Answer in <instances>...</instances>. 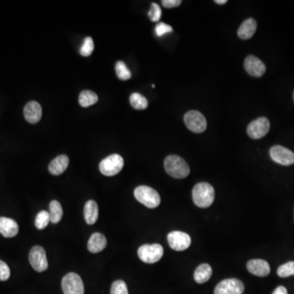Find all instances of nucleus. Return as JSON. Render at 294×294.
Returning <instances> with one entry per match:
<instances>
[{"label":"nucleus","instance_id":"18","mask_svg":"<svg viewBox=\"0 0 294 294\" xmlns=\"http://www.w3.org/2000/svg\"><path fill=\"white\" fill-rule=\"evenodd\" d=\"M107 245V239L104 235L98 232L93 233L88 240V249L93 254H98L104 250Z\"/></svg>","mask_w":294,"mask_h":294},{"label":"nucleus","instance_id":"11","mask_svg":"<svg viewBox=\"0 0 294 294\" xmlns=\"http://www.w3.org/2000/svg\"><path fill=\"white\" fill-rule=\"evenodd\" d=\"M168 241L171 249L175 251H184L190 246L191 238L183 231H172L168 235Z\"/></svg>","mask_w":294,"mask_h":294},{"label":"nucleus","instance_id":"25","mask_svg":"<svg viewBox=\"0 0 294 294\" xmlns=\"http://www.w3.org/2000/svg\"><path fill=\"white\" fill-rule=\"evenodd\" d=\"M51 221L49 213L47 211H40L37 214L36 219V226L38 230H43L48 226Z\"/></svg>","mask_w":294,"mask_h":294},{"label":"nucleus","instance_id":"35","mask_svg":"<svg viewBox=\"0 0 294 294\" xmlns=\"http://www.w3.org/2000/svg\"><path fill=\"white\" fill-rule=\"evenodd\" d=\"M215 2L218 3V4H225V3L227 2V1H226V0H216Z\"/></svg>","mask_w":294,"mask_h":294},{"label":"nucleus","instance_id":"19","mask_svg":"<svg viewBox=\"0 0 294 294\" xmlns=\"http://www.w3.org/2000/svg\"><path fill=\"white\" fill-rule=\"evenodd\" d=\"M257 22L254 18H249L243 22L238 30V36L242 39H249L256 32Z\"/></svg>","mask_w":294,"mask_h":294},{"label":"nucleus","instance_id":"20","mask_svg":"<svg viewBox=\"0 0 294 294\" xmlns=\"http://www.w3.org/2000/svg\"><path fill=\"white\" fill-rule=\"evenodd\" d=\"M84 219L88 225H93L98 219V205L94 200H88L84 205Z\"/></svg>","mask_w":294,"mask_h":294},{"label":"nucleus","instance_id":"27","mask_svg":"<svg viewBox=\"0 0 294 294\" xmlns=\"http://www.w3.org/2000/svg\"><path fill=\"white\" fill-rule=\"evenodd\" d=\"M277 274L280 277L286 278L294 275V261L283 264L278 268Z\"/></svg>","mask_w":294,"mask_h":294},{"label":"nucleus","instance_id":"7","mask_svg":"<svg viewBox=\"0 0 294 294\" xmlns=\"http://www.w3.org/2000/svg\"><path fill=\"white\" fill-rule=\"evenodd\" d=\"M184 121L188 129L193 133H201L206 130V119L200 112L197 110L187 112L184 117Z\"/></svg>","mask_w":294,"mask_h":294},{"label":"nucleus","instance_id":"26","mask_svg":"<svg viewBox=\"0 0 294 294\" xmlns=\"http://www.w3.org/2000/svg\"><path fill=\"white\" fill-rule=\"evenodd\" d=\"M115 72H116L118 78L121 80H128L132 77V74L126 66L125 63L120 62V61L117 62L115 65Z\"/></svg>","mask_w":294,"mask_h":294},{"label":"nucleus","instance_id":"34","mask_svg":"<svg viewBox=\"0 0 294 294\" xmlns=\"http://www.w3.org/2000/svg\"><path fill=\"white\" fill-rule=\"evenodd\" d=\"M272 294H288V291L284 286H279Z\"/></svg>","mask_w":294,"mask_h":294},{"label":"nucleus","instance_id":"29","mask_svg":"<svg viewBox=\"0 0 294 294\" xmlns=\"http://www.w3.org/2000/svg\"><path fill=\"white\" fill-rule=\"evenodd\" d=\"M110 294H128V287L123 280H116L112 284Z\"/></svg>","mask_w":294,"mask_h":294},{"label":"nucleus","instance_id":"13","mask_svg":"<svg viewBox=\"0 0 294 294\" xmlns=\"http://www.w3.org/2000/svg\"><path fill=\"white\" fill-rule=\"evenodd\" d=\"M245 68L250 75L261 77L266 72V66L255 56H249L245 61Z\"/></svg>","mask_w":294,"mask_h":294},{"label":"nucleus","instance_id":"8","mask_svg":"<svg viewBox=\"0 0 294 294\" xmlns=\"http://www.w3.org/2000/svg\"><path fill=\"white\" fill-rule=\"evenodd\" d=\"M29 261L36 271L43 272L48 269V264L46 252L41 246H35L31 249Z\"/></svg>","mask_w":294,"mask_h":294},{"label":"nucleus","instance_id":"5","mask_svg":"<svg viewBox=\"0 0 294 294\" xmlns=\"http://www.w3.org/2000/svg\"><path fill=\"white\" fill-rule=\"evenodd\" d=\"M139 258L146 263L153 264L159 261L164 255V249L159 244L144 245L138 249Z\"/></svg>","mask_w":294,"mask_h":294},{"label":"nucleus","instance_id":"1","mask_svg":"<svg viewBox=\"0 0 294 294\" xmlns=\"http://www.w3.org/2000/svg\"><path fill=\"white\" fill-rule=\"evenodd\" d=\"M192 198L197 207L206 209L214 203L215 190L209 183H199L193 188Z\"/></svg>","mask_w":294,"mask_h":294},{"label":"nucleus","instance_id":"21","mask_svg":"<svg viewBox=\"0 0 294 294\" xmlns=\"http://www.w3.org/2000/svg\"><path fill=\"white\" fill-rule=\"evenodd\" d=\"M213 274V270L209 264H201L197 267L194 278L198 284H204L209 281Z\"/></svg>","mask_w":294,"mask_h":294},{"label":"nucleus","instance_id":"17","mask_svg":"<svg viewBox=\"0 0 294 294\" xmlns=\"http://www.w3.org/2000/svg\"><path fill=\"white\" fill-rule=\"evenodd\" d=\"M69 158L66 154H62L52 159L48 166V171L54 176H59L67 170L69 165Z\"/></svg>","mask_w":294,"mask_h":294},{"label":"nucleus","instance_id":"32","mask_svg":"<svg viewBox=\"0 0 294 294\" xmlns=\"http://www.w3.org/2000/svg\"><path fill=\"white\" fill-rule=\"evenodd\" d=\"M11 275L10 269L7 264L4 261L0 260V280L1 281H6L8 280Z\"/></svg>","mask_w":294,"mask_h":294},{"label":"nucleus","instance_id":"15","mask_svg":"<svg viewBox=\"0 0 294 294\" xmlns=\"http://www.w3.org/2000/svg\"><path fill=\"white\" fill-rule=\"evenodd\" d=\"M24 116L26 121L30 123H38L42 118V107L40 104L35 101L28 102L24 108Z\"/></svg>","mask_w":294,"mask_h":294},{"label":"nucleus","instance_id":"10","mask_svg":"<svg viewBox=\"0 0 294 294\" xmlns=\"http://www.w3.org/2000/svg\"><path fill=\"white\" fill-rule=\"evenodd\" d=\"M245 285L238 279H226L217 285L214 294H243Z\"/></svg>","mask_w":294,"mask_h":294},{"label":"nucleus","instance_id":"12","mask_svg":"<svg viewBox=\"0 0 294 294\" xmlns=\"http://www.w3.org/2000/svg\"><path fill=\"white\" fill-rule=\"evenodd\" d=\"M270 157L274 161L285 166L294 164V153L290 149L281 147L275 146L270 150Z\"/></svg>","mask_w":294,"mask_h":294},{"label":"nucleus","instance_id":"6","mask_svg":"<svg viewBox=\"0 0 294 294\" xmlns=\"http://www.w3.org/2000/svg\"><path fill=\"white\" fill-rule=\"evenodd\" d=\"M64 294H84V285L80 276L76 273H68L62 281Z\"/></svg>","mask_w":294,"mask_h":294},{"label":"nucleus","instance_id":"14","mask_svg":"<svg viewBox=\"0 0 294 294\" xmlns=\"http://www.w3.org/2000/svg\"><path fill=\"white\" fill-rule=\"evenodd\" d=\"M247 269L251 274L259 277L267 276L270 272V265L262 259H253L248 261Z\"/></svg>","mask_w":294,"mask_h":294},{"label":"nucleus","instance_id":"30","mask_svg":"<svg viewBox=\"0 0 294 294\" xmlns=\"http://www.w3.org/2000/svg\"><path fill=\"white\" fill-rule=\"evenodd\" d=\"M162 11L161 8L157 3L153 2L151 4V7L148 12V16L151 22H159L160 17H161Z\"/></svg>","mask_w":294,"mask_h":294},{"label":"nucleus","instance_id":"2","mask_svg":"<svg viewBox=\"0 0 294 294\" xmlns=\"http://www.w3.org/2000/svg\"><path fill=\"white\" fill-rule=\"evenodd\" d=\"M164 168L167 173L173 178L183 179L190 174V167L187 163L178 155H169L164 160Z\"/></svg>","mask_w":294,"mask_h":294},{"label":"nucleus","instance_id":"16","mask_svg":"<svg viewBox=\"0 0 294 294\" xmlns=\"http://www.w3.org/2000/svg\"><path fill=\"white\" fill-rule=\"evenodd\" d=\"M19 231V226L16 220L4 217L0 218V234L5 238L16 236Z\"/></svg>","mask_w":294,"mask_h":294},{"label":"nucleus","instance_id":"22","mask_svg":"<svg viewBox=\"0 0 294 294\" xmlns=\"http://www.w3.org/2000/svg\"><path fill=\"white\" fill-rule=\"evenodd\" d=\"M50 219L52 223L59 222L63 216V209L59 202L52 200L49 204Z\"/></svg>","mask_w":294,"mask_h":294},{"label":"nucleus","instance_id":"3","mask_svg":"<svg viewBox=\"0 0 294 294\" xmlns=\"http://www.w3.org/2000/svg\"><path fill=\"white\" fill-rule=\"evenodd\" d=\"M134 196L138 202L149 209H155L161 202L159 193L153 188L147 185H140L136 188Z\"/></svg>","mask_w":294,"mask_h":294},{"label":"nucleus","instance_id":"28","mask_svg":"<svg viewBox=\"0 0 294 294\" xmlns=\"http://www.w3.org/2000/svg\"><path fill=\"white\" fill-rule=\"evenodd\" d=\"M93 49H94V43H93V38L91 37H87L81 47L80 54L83 57H88L93 53Z\"/></svg>","mask_w":294,"mask_h":294},{"label":"nucleus","instance_id":"23","mask_svg":"<svg viewBox=\"0 0 294 294\" xmlns=\"http://www.w3.org/2000/svg\"><path fill=\"white\" fill-rule=\"evenodd\" d=\"M98 101V97L92 91L84 90L80 93L78 98V102L82 107H88L96 104Z\"/></svg>","mask_w":294,"mask_h":294},{"label":"nucleus","instance_id":"9","mask_svg":"<svg viewBox=\"0 0 294 294\" xmlns=\"http://www.w3.org/2000/svg\"><path fill=\"white\" fill-rule=\"evenodd\" d=\"M270 121L266 117H260L249 123L247 128L248 135L253 139H260L268 133Z\"/></svg>","mask_w":294,"mask_h":294},{"label":"nucleus","instance_id":"33","mask_svg":"<svg viewBox=\"0 0 294 294\" xmlns=\"http://www.w3.org/2000/svg\"><path fill=\"white\" fill-rule=\"evenodd\" d=\"M182 3L181 0H164L162 1V4L166 8H173L180 6Z\"/></svg>","mask_w":294,"mask_h":294},{"label":"nucleus","instance_id":"36","mask_svg":"<svg viewBox=\"0 0 294 294\" xmlns=\"http://www.w3.org/2000/svg\"></svg>","mask_w":294,"mask_h":294},{"label":"nucleus","instance_id":"4","mask_svg":"<svg viewBox=\"0 0 294 294\" xmlns=\"http://www.w3.org/2000/svg\"><path fill=\"white\" fill-rule=\"evenodd\" d=\"M124 165L123 157L118 154H111L100 163V172L103 175L112 177L116 175L123 169Z\"/></svg>","mask_w":294,"mask_h":294},{"label":"nucleus","instance_id":"24","mask_svg":"<svg viewBox=\"0 0 294 294\" xmlns=\"http://www.w3.org/2000/svg\"><path fill=\"white\" fill-rule=\"evenodd\" d=\"M130 104L136 110H145L148 107V101L140 93H134L130 96Z\"/></svg>","mask_w":294,"mask_h":294},{"label":"nucleus","instance_id":"31","mask_svg":"<svg viewBox=\"0 0 294 294\" xmlns=\"http://www.w3.org/2000/svg\"><path fill=\"white\" fill-rule=\"evenodd\" d=\"M172 31H173L172 26L165 24L164 22H160L155 26V34L159 37L164 36L165 34L170 33Z\"/></svg>","mask_w":294,"mask_h":294}]
</instances>
